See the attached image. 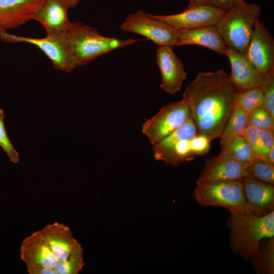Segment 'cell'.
I'll return each mask as SVG.
<instances>
[{
    "label": "cell",
    "instance_id": "33",
    "mask_svg": "<svg viewBox=\"0 0 274 274\" xmlns=\"http://www.w3.org/2000/svg\"><path fill=\"white\" fill-rule=\"evenodd\" d=\"M266 162L274 165V145L269 151L267 157Z\"/></svg>",
    "mask_w": 274,
    "mask_h": 274
},
{
    "label": "cell",
    "instance_id": "32",
    "mask_svg": "<svg viewBox=\"0 0 274 274\" xmlns=\"http://www.w3.org/2000/svg\"><path fill=\"white\" fill-rule=\"evenodd\" d=\"M210 3V0H189L187 8H191L197 6L208 4Z\"/></svg>",
    "mask_w": 274,
    "mask_h": 274
},
{
    "label": "cell",
    "instance_id": "1",
    "mask_svg": "<svg viewBox=\"0 0 274 274\" xmlns=\"http://www.w3.org/2000/svg\"><path fill=\"white\" fill-rule=\"evenodd\" d=\"M238 92L223 70L197 74L186 88L183 99L198 133L211 141L220 137L235 107Z\"/></svg>",
    "mask_w": 274,
    "mask_h": 274
},
{
    "label": "cell",
    "instance_id": "13",
    "mask_svg": "<svg viewBox=\"0 0 274 274\" xmlns=\"http://www.w3.org/2000/svg\"><path fill=\"white\" fill-rule=\"evenodd\" d=\"M246 56L261 72L274 70V40L264 24L257 21Z\"/></svg>",
    "mask_w": 274,
    "mask_h": 274
},
{
    "label": "cell",
    "instance_id": "20",
    "mask_svg": "<svg viewBox=\"0 0 274 274\" xmlns=\"http://www.w3.org/2000/svg\"><path fill=\"white\" fill-rule=\"evenodd\" d=\"M198 133L197 127L191 117L182 126L158 143L153 145V154L162 152L178 141L190 139Z\"/></svg>",
    "mask_w": 274,
    "mask_h": 274
},
{
    "label": "cell",
    "instance_id": "6",
    "mask_svg": "<svg viewBox=\"0 0 274 274\" xmlns=\"http://www.w3.org/2000/svg\"><path fill=\"white\" fill-rule=\"evenodd\" d=\"M242 181H221L197 184L193 196L202 206L222 207L230 212L247 210Z\"/></svg>",
    "mask_w": 274,
    "mask_h": 274
},
{
    "label": "cell",
    "instance_id": "26",
    "mask_svg": "<svg viewBox=\"0 0 274 274\" xmlns=\"http://www.w3.org/2000/svg\"><path fill=\"white\" fill-rule=\"evenodd\" d=\"M0 146L7 154L12 162L13 163L19 162V154L9 140L5 129L4 113L2 109H0Z\"/></svg>",
    "mask_w": 274,
    "mask_h": 274
},
{
    "label": "cell",
    "instance_id": "23",
    "mask_svg": "<svg viewBox=\"0 0 274 274\" xmlns=\"http://www.w3.org/2000/svg\"><path fill=\"white\" fill-rule=\"evenodd\" d=\"M246 177L274 184V165L261 159L255 158L246 165Z\"/></svg>",
    "mask_w": 274,
    "mask_h": 274
},
{
    "label": "cell",
    "instance_id": "8",
    "mask_svg": "<svg viewBox=\"0 0 274 274\" xmlns=\"http://www.w3.org/2000/svg\"><path fill=\"white\" fill-rule=\"evenodd\" d=\"M120 29L144 36L159 46H176L179 29L162 22L153 14L139 10L129 14L120 25Z\"/></svg>",
    "mask_w": 274,
    "mask_h": 274
},
{
    "label": "cell",
    "instance_id": "35",
    "mask_svg": "<svg viewBox=\"0 0 274 274\" xmlns=\"http://www.w3.org/2000/svg\"><path fill=\"white\" fill-rule=\"evenodd\" d=\"M2 30V29L0 27V30Z\"/></svg>",
    "mask_w": 274,
    "mask_h": 274
},
{
    "label": "cell",
    "instance_id": "22",
    "mask_svg": "<svg viewBox=\"0 0 274 274\" xmlns=\"http://www.w3.org/2000/svg\"><path fill=\"white\" fill-rule=\"evenodd\" d=\"M264 90L263 86L238 92L236 106L248 114L263 106Z\"/></svg>",
    "mask_w": 274,
    "mask_h": 274
},
{
    "label": "cell",
    "instance_id": "21",
    "mask_svg": "<svg viewBox=\"0 0 274 274\" xmlns=\"http://www.w3.org/2000/svg\"><path fill=\"white\" fill-rule=\"evenodd\" d=\"M219 154L232 158L245 165H247L255 158L251 147L243 135L232 140Z\"/></svg>",
    "mask_w": 274,
    "mask_h": 274
},
{
    "label": "cell",
    "instance_id": "10",
    "mask_svg": "<svg viewBox=\"0 0 274 274\" xmlns=\"http://www.w3.org/2000/svg\"><path fill=\"white\" fill-rule=\"evenodd\" d=\"M225 12V10L208 4L186 8L176 14L153 16L177 29H190L216 25Z\"/></svg>",
    "mask_w": 274,
    "mask_h": 274
},
{
    "label": "cell",
    "instance_id": "3",
    "mask_svg": "<svg viewBox=\"0 0 274 274\" xmlns=\"http://www.w3.org/2000/svg\"><path fill=\"white\" fill-rule=\"evenodd\" d=\"M61 37L67 53L77 67L86 65L99 56L139 41L105 37L95 27L79 21L72 22Z\"/></svg>",
    "mask_w": 274,
    "mask_h": 274
},
{
    "label": "cell",
    "instance_id": "16",
    "mask_svg": "<svg viewBox=\"0 0 274 274\" xmlns=\"http://www.w3.org/2000/svg\"><path fill=\"white\" fill-rule=\"evenodd\" d=\"M45 0H0V27L3 30L18 27L33 19Z\"/></svg>",
    "mask_w": 274,
    "mask_h": 274
},
{
    "label": "cell",
    "instance_id": "12",
    "mask_svg": "<svg viewBox=\"0 0 274 274\" xmlns=\"http://www.w3.org/2000/svg\"><path fill=\"white\" fill-rule=\"evenodd\" d=\"M156 63L161 75L160 87L172 94L179 92L187 73L182 61L174 52L173 47L159 46L156 50Z\"/></svg>",
    "mask_w": 274,
    "mask_h": 274
},
{
    "label": "cell",
    "instance_id": "25",
    "mask_svg": "<svg viewBox=\"0 0 274 274\" xmlns=\"http://www.w3.org/2000/svg\"><path fill=\"white\" fill-rule=\"evenodd\" d=\"M262 251L259 250L257 255L254 258L256 259V267L260 271L273 273L274 269L273 239H270Z\"/></svg>",
    "mask_w": 274,
    "mask_h": 274
},
{
    "label": "cell",
    "instance_id": "14",
    "mask_svg": "<svg viewBox=\"0 0 274 274\" xmlns=\"http://www.w3.org/2000/svg\"><path fill=\"white\" fill-rule=\"evenodd\" d=\"M246 166L237 161L219 154L209 158L196 184L221 181H241L246 177Z\"/></svg>",
    "mask_w": 274,
    "mask_h": 274
},
{
    "label": "cell",
    "instance_id": "30",
    "mask_svg": "<svg viewBox=\"0 0 274 274\" xmlns=\"http://www.w3.org/2000/svg\"><path fill=\"white\" fill-rule=\"evenodd\" d=\"M243 136L251 147L255 158H257L259 154L257 129L249 125L244 131Z\"/></svg>",
    "mask_w": 274,
    "mask_h": 274
},
{
    "label": "cell",
    "instance_id": "7",
    "mask_svg": "<svg viewBox=\"0 0 274 274\" xmlns=\"http://www.w3.org/2000/svg\"><path fill=\"white\" fill-rule=\"evenodd\" d=\"M190 117L185 100L168 104L143 124L142 132L153 145L158 143L182 126Z\"/></svg>",
    "mask_w": 274,
    "mask_h": 274
},
{
    "label": "cell",
    "instance_id": "28",
    "mask_svg": "<svg viewBox=\"0 0 274 274\" xmlns=\"http://www.w3.org/2000/svg\"><path fill=\"white\" fill-rule=\"evenodd\" d=\"M263 88L264 98L263 106L274 118V70L268 74Z\"/></svg>",
    "mask_w": 274,
    "mask_h": 274
},
{
    "label": "cell",
    "instance_id": "4",
    "mask_svg": "<svg viewBox=\"0 0 274 274\" xmlns=\"http://www.w3.org/2000/svg\"><path fill=\"white\" fill-rule=\"evenodd\" d=\"M228 225L232 249L247 259L258 254L261 241L274 235V211L257 215L247 210L230 212Z\"/></svg>",
    "mask_w": 274,
    "mask_h": 274
},
{
    "label": "cell",
    "instance_id": "9",
    "mask_svg": "<svg viewBox=\"0 0 274 274\" xmlns=\"http://www.w3.org/2000/svg\"><path fill=\"white\" fill-rule=\"evenodd\" d=\"M2 41L10 43H27L38 47L50 59L57 70L71 73L76 65L67 53L61 35H50L43 38H31L8 33L0 30Z\"/></svg>",
    "mask_w": 274,
    "mask_h": 274
},
{
    "label": "cell",
    "instance_id": "2",
    "mask_svg": "<svg viewBox=\"0 0 274 274\" xmlns=\"http://www.w3.org/2000/svg\"><path fill=\"white\" fill-rule=\"evenodd\" d=\"M20 258L29 274H78L84 266L81 244L68 226L58 222L26 237Z\"/></svg>",
    "mask_w": 274,
    "mask_h": 274
},
{
    "label": "cell",
    "instance_id": "17",
    "mask_svg": "<svg viewBox=\"0 0 274 274\" xmlns=\"http://www.w3.org/2000/svg\"><path fill=\"white\" fill-rule=\"evenodd\" d=\"M69 6L64 0H45L35 13L33 19L39 21L47 35L64 33L70 27Z\"/></svg>",
    "mask_w": 274,
    "mask_h": 274
},
{
    "label": "cell",
    "instance_id": "31",
    "mask_svg": "<svg viewBox=\"0 0 274 274\" xmlns=\"http://www.w3.org/2000/svg\"><path fill=\"white\" fill-rule=\"evenodd\" d=\"M244 0H210V4L223 10H227Z\"/></svg>",
    "mask_w": 274,
    "mask_h": 274
},
{
    "label": "cell",
    "instance_id": "18",
    "mask_svg": "<svg viewBox=\"0 0 274 274\" xmlns=\"http://www.w3.org/2000/svg\"><path fill=\"white\" fill-rule=\"evenodd\" d=\"M195 45L225 55L227 46L216 25L190 29H179L176 46Z\"/></svg>",
    "mask_w": 274,
    "mask_h": 274
},
{
    "label": "cell",
    "instance_id": "19",
    "mask_svg": "<svg viewBox=\"0 0 274 274\" xmlns=\"http://www.w3.org/2000/svg\"><path fill=\"white\" fill-rule=\"evenodd\" d=\"M249 114L235 106L220 137L221 150L235 138L243 135L249 126Z\"/></svg>",
    "mask_w": 274,
    "mask_h": 274
},
{
    "label": "cell",
    "instance_id": "34",
    "mask_svg": "<svg viewBox=\"0 0 274 274\" xmlns=\"http://www.w3.org/2000/svg\"><path fill=\"white\" fill-rule=\"evenodd\" d=\"M70 7L75 8L81 0H64Z\"/></svg>",
    "mask_w": 274,
    "mask_h": 274
},
{
    "label": "cell",
    "instance_id": "5",
    "mask_svg": "<svg viewBox=\"0 0 274 274\" xmlns=\"http://www.w3.org/2000/svg\"><path fill=\"white\" fill-rule=\"evenodd\" d=\"M260 14L259 6L244 0L226 10L216 26L226 46L245 55Z\"/></svg>",
    "mask_w": 274,
    "mask_h": 274
},
{
    "label": "cell",
    "instance_id": "27",
    "mask_svg": "<svg viewBox=\"0 0 274 274\" xmlns=\"http://www.w3.org/2000/svg\"><path fill=\"white\" fill-rule=\"evenodd\" d=\"M257 129L259 149L257 158L266 162L268 153L274 145L273 131Z\"/></svg>",
    "mask_w": 274,
    "mask_h": 274
},
{
    "label": "cell",
    "instance_id": "15",
    "mask_svg": "<svg viewBox=\"0 0 274 274\" xmlns=\"http://www.w3.org/2000/svg\"><path fill=\"white\" fill-rule=\"evenodd\" d=\"M246 209L257 215L273 211V185L246 177L242 180Z\"/></svg>",
    "mask_w": 274,
    "mask_h": 274
},
{
    "label": "cell",
    "instance_id": "29",
    "mask_svg": "<svg viewBox=\"0 0 274 274\" xmlns=\"http://www.w3.org/2000/svg\"><path fill=\"white\" fill-rule=\"evenodd\" d=\"M190 142L193 152L196 156L209 151L211 141L207 136L198 133L190 139Z\"/></svg>",
    "mask_w": 274,
    "mask_h": 274
},
{
    "label": "cell",
    "instance_id": "11",
    "mask_svg": "<svg viewBox=\"0 0 274 274\" xmlns=\"http://www.w3.org/2000/svg\"><path fill=\"white\" fill-rule=\"evenodd\" d=\"M231 66L230 80L239 92L263 86L267 80L266 74L252 64L246 55L227 47L225 55Z\"/></svg>",
    "mask_w": 274,
    "mask_h": 274
},
{
    "label": "cell",
    "instance_id": "24",
    "mask_svg": "<svg viewBox=\"0 0 274 274\" xmlns=\"http://www.w3.org/2000/svg\"><path fill=\"white\" fill-rule=\"evenodd\" d=\"M249 125L256 129L274 130V118L263 106L249 114Z\"/></svg>",
    "mask_w": 274,
    "mask_h": 274
}]
</instances>
